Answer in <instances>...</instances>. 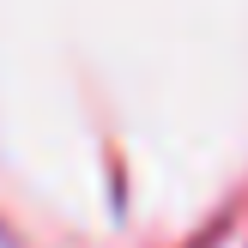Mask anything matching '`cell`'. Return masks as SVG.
Wrapping results in <instances>:
<instances>
[]
</instances>
